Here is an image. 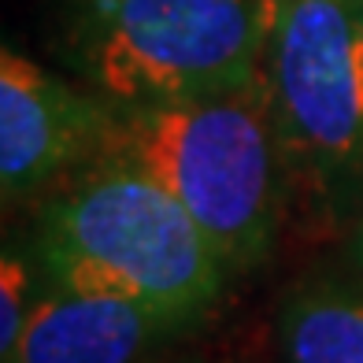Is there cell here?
<instances>
[{
    "label": "cell",
    "mask_w": 363,
    "mask_h": 363,
    "mask_svg": "<svg viewBox=\"0 0 363 363\" xmlns=\"http://www.w3.org/2000/svg\"><path fill=\"white\" fill-rule=\"evenodd\" d=\"M282 349L289 363H363V289L304 286L282 311Z\"/></svg>",
    "instance_id": "52a82bcc"
},
{
    "label": "cell",
    "mask_w": 363,
    "mask_h": 363,
    "mask_svg": "<svg viewBox=\"0 0 363 363\" xmlns=\"http://www.w3.org/2000/svg\"><path fill=\"white\" fill-rule=\"evenodd\" d=\"M356 259H359V267H363V219H359V230H356Z\"/></svg>",
    "instance_id": "9c48e42d"
},
{
    "label": "cell",
    "mask_w": 363,
    "mask_h": 363,
    "mask_svg": "<svg viewBox=\"0 0 363 363\" xmlns=\"http://www.w3.org/2000/svg\"><path fill=\"white\" fill-rule=\"evenodd\" d=\"M111 111L15 48L0 52V189L26 201L104 152Z\"/></svg>",
    "instance_id": "5b68a950"
},
{
    "label": "cell",
    "mask_w": 363,
    "mask_h": 363,
    "mask_svg": "<svg viewBox=\"0 0 363 363\" xmlns=\"http://www.w3.org/2000/svg\"><path fill=\"white\" fill-rule=\"evenodd\" d=\"M48 282L134 301L163 323H186L219 296L226 263L156 178L96 156L38 216Z\"/></svg>",
    "instance_id": "6da1fadb"
},
{
    "label": "cell",
    "mask_w": 363,
    "mask_h": 363,
    "mask_svg": "<svg viewBox=\"0 0 363 363\" xmlns=\"http://www.w3.org/2000/svg\"><path fill=\"white\" fill-rule=\"evenodd\" d=\"M278 152L267 71L241 89L115 108L104 152L156 178L204 230L226 271L267 256L278 223Z\"/></svg>",
    "instance_id": "7a4b0ae2"
},
{
    "label": "cell",
    "mask_w": 363,
    "mask_h": 363,
    "mask_svg": "<svg viewBox=\"0 0 363 363\" xmlns=\"http://www.w3.org/2000/svg\"><path fill=\"white\" fill-rule=\"evenodd\" d=\"M38 293L30 286V267L19 252H4L0 263V359L11 363L23 341V330L34 315Z\"/></svg>",
    "instance_id": "ba28073f"
},
{
    "label": "cell",
    "mask_w": 363,
    "mask_h": 363,
    "mask_svg": "<svg viewBox=\"0 0 363 363\" xmlns=\"http://www.w3.org/2000/svg\"><path fill=\"white\" fill-rule=\"evenodd\" d=\"M282 145L323 182L363 171V0H263Z\"/></svg>",
    "instance_id": "277c9868"
},
{
    "label": "cell",
    "mask_w": 363,
    "mask_h": 363,
    "mask_svg": "<svg viewBox=\"0 0 363 363\" xmlns=\"http://www.w3.org/2000/svg\"><path fill=\"white\" fill-rule=\"evenodd\" d=\"M156 330L167 326L134 301L48 282L11 363H138Z\"/></svg>",
    "instance_id": "8992f818"
},
{
    "label": "cell",
    "mask_w": 363,
    "mask_h": 363,
    "mask_svg": "<svg viewBox=\"0 0 363 363\" xmlns=\"http://www.w3.org/2000/svg\"><path fill=\"white\" fill-rule=\"evenodd\" d=\"M89 78L115 108L241 89L263 74V0H89Z\"/></svg>",
    "instance_id": "3957f363"
}]
</instances>
